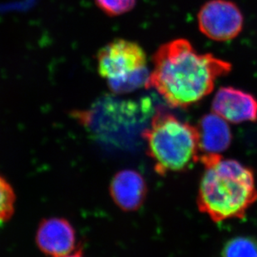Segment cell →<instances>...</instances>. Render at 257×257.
Listing matches in <instances>:
<instances>
[{
  "label": "cell",
  "instance_id": "ba28073f",
  "mask_svg": "<svg viewBox=\"0 0 257 257\" xmlns=\"http://www.w3.org/2000/svg\"><path fill=\"white\" fill-rule=\"evenodd\" d=\"M147 191L143 176L128 169L115 174L109 186L112 200L124 211L139 210L146 200Z\"/></svg>",
  "mask_w": 257,
  "mask_h": 257
},
{
  "label": "cell",
  "instance_id": "7a4b0ae2",
  "mask_svg": "<svg viewBox=\"0 0 257 257\" xmlns=\"http://www.w3.org/2000/svg\"><path fill=\"white\" fill-rule=\"evenodd\" d=\"M205 167L197 195L198 209L214 222L242 219L257 200L250 169L221 155H200Z\"/></svg>",
  "mask_w": 257,
  "mask_h": 257
},
{
  "label": "cell",
  "instance_id": "277c9868",
  "mask_svg": "<svg viewBox=\"0 0 257 257\" xmlns=\"http://www.w3.org/2000/svg\"><path fill=\"white\" fill-rule=\"evenodd\" d=\"M97 67L109 89L117 94L146 87L151 74L145 50L137 43L124 39L114 40L99 50Z\"/></svg>",
  "mask_w": 257,
  "mask_h": 257
},
{
  "label": "cell",
  "instance_id": "3957f363",
  "mask_svg": "<svg viewBox=\"0 0 257 257\" xmlns=\"http://www.w3.org/2000/svg\"><path fill=\"white\" fill-rule=\"evenodd\" d=\"M143 137L155 171L161 176L186 171L200 161L197 126L168 112L158 109Z\"/></svg>",
  "mask_w": 257,
  "mask_h": 257
},
{
  "label": "cell",
  "instance_id": "8992f818",
  "mask_svg": "<svg viewBox=\"0 0 257 257\" xmlns=\"http://www.w3.org/2000/svg\"><path fill=\"white\" fill-rule=\"evenodd\" d=\"M213 113L233 124L257 120V100L252 94L235 89L221 87L211 103Z\"/></svg>",
  "mask_w": 257,
  "mask_h": 257
},
{
  "label": "cell",
  "instance_id": "6da1fadb",
  "mask_svg": "<svg viewBox=\"0 0 257 257\" xmlns=\"http://www.w3.org/2000/svg\"><path fill=\"white\" fill-rule=\"evenodd\" d=\"M152 63L146 88L156 89L170 106L182 109L207 96L217 79L232 69L230 63L212 54L198 53L185 39L161 45Z\"/></svg>",
  "mask_w": 257,
  "mask_h": 257
},
{
  "label": "cell",
  "instance_id": "5b68a950",
  "mask_svg": "<svg viewBox=\"0 0 257 257\" xmlns=\"http://www.w3.org/2000/svg\"><path fill=\"white\" fill-rule=\"evenodd\" d=\"M197 20L200 32L218 42L237 37L244 24L240 9L229 0H210L205 3L198 12Z\"/></svg>",
  "mask_w": 257,
  "mask_h": 257
},
{
  "label": "cell",
  "instance_id": "52a82bcc",
  "mask_svg": "<svg viewBox=\"0 0 257 257\" xmlns=\"http://www.w3.org/2000/svg\"><path fill=\"white\" fill-rule=\"evenodd\" d=\"M76 234L73 225L64 218L42 220L36 233V244L45 255L60 257L73 252Z\"/></svg>",
  "mask_w": 257,
  "mask_h": 257
},
{
  "label": "cell",
  "instance_id": "30bf717a",
  "mask_svg": "<svg viewBox=\"0 0 257 257\" xmlns=\"http://www.w3.org/2000/svg\"><path fill=\"white\" fill-rule=\"evenodd\" d=\"M222 257H257V241L245 236L233 238L223 248Z\"/></svg>",
  "mask_w": 257,
  "mask_h": 257
},
{
  "label": "cell",
  "instance_id": "9c48e42d",
  "mask_svg": "<svg viewBox=\"0 0 257 257\" xmlns=\"http://www.w3.org/2000/svg\"><path fill=\"white\" fill-rule=\"evenodd\" d=\"M200 155H221L230 147L232 134L227 121L215 114H205L198 124Z\"/></svg>",
  "mask_w": 257,
  "mask_h": 257
},
{
  "label": "cell",
  "instance_id": "4fadbf2b",
  "mask_svg": "<svg viewBox=\"0 0 257 257\" xmlns=\"http://www.w3.org/2000/svg\"><path fill=\"white\" fill-rule=\"evenodd\" d=\"M60 257H84L82 252V250H75L74 252L69 253L68 255H63Z\"/></svg>",
  "mask_w": 257,
  "mask_h": 257
},
{
  "label": "cell",
  "instance_id": "7c38bea8",
  "mask_svg": "<svg viewBox=\"0 0 257 257\" xmlns=\"http://www.w3.org/2000/svg\"><path fill=\"white\" fill-rule=\"evenodd\" d=\"M97 7L110 17L124 15L133 10L136 0H94Z\"/></svg>",
  "mask_w": 257,
  "mask_h": 257
},
{
  "label": "cell",
  "instance_id": "8fae6325",
  "mask_svg": "<svg viewBox=\"0 0 257 257\" xmlns=\"http://www.w3.org/2000/svg\"><path fill=\"white\" fill-rule=\"evenodd\" d=\"M15 200L14 189L0 175V225L12 217L15 212Z\"/></svg>",
  "mask_w": 257,
  "mask_h": 257
}]
</instances>
